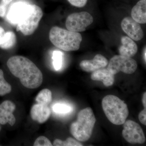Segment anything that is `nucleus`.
<instances>
[{
  "instance_id": "1",
  "label": "nucleus",
  "mask_w": 146,
  "mask_h": 146,
  "mask_svg": "<svg viewBox=\"0 0 146 146\" xmlns=\"http://www.w3.org/2000/svg\"><path fill=\"white\" fill-rule=\"evenodd\" d=\"M7 64L11 74L19 78L25 87L35 89L42 84L43 76L42 72L27 58L21 56H12L7 60Z\"/></svg>"
},
{
  "instance_id": "2",
  "label": "nucleus",
  "mask_w": 146,
  "mask_h": 146,
  "mask_svg": "<svg viewBox=\"0 0 146 146\" xmlns=\"http://www.w3.org/2000/svg\"><path fill=\"white\" fill-rule=\"evenodd\" d=\"M49 39L58 48L65 51H73L80 48L82 36L79 33L54 27L50 30Z\"/></svg>"
},
{
  "instance_id": "3",
  "label": "nucleus",
  "mask_w": 146,
  "mask_h": 146,
  "mask_svg": "<svg viewBox=\"0 0 146 146\" xmlns=\"http://www.w3.org/2000/svg\"><path fill=\"white\" fill-rule=\"evenodd\" d=\"M96 122L92 109L89 107L84 108L79 112L77 121L71 124V133L78 141H88L92 135Z\"/></svg>"
},
{
  "instance_id": "4",
  "label": "nucleus",
  "mask_w": 146,
  "mask_h": 146,
  "mask_svg": "<svg viewBox=\"0 0 146 146\" xmlns=\"http://www.w3.org/2000/svg\"><path fill=\"white\" fill-rule=\"evenodd\" d=\"M102 107L108 119L116 125L123 124L129 114L125 103L113 95H108L103 99Z\"/></svg>"
},
{
  "instance_id": "5",
  "label": "nucleus",
  "mask_w": 146,
  "mask_h": 146,
  "mask_svg": "<svg viewBox=\"0 0 146 146\" xmlns=\"http://www.w3.org/2000/svg\"><path fill=\"white\" fill-rule=\"evenodd\" d=\"M42 9L35 5H30L26 13L17 24L16 29L25 35L33 34L43 16Z\"/></svg>"
},
{
  "instance_id": "6",
  "label": "nucleus",
  "mask_w": 146,
  "mask_h": 146,
  "mask_svg": "<svg viewBox=\"0 0 146 146\" xmlns=\"http://www.w3.org/2000/svg\"><path fill=\"white\" fill-rule=\"evenodd\" d=\"M137 67V62L131 58L118 55L111 58L107 69L115 75L120 72L130 74L135 72Z\"/></svg>"
},
{
  "instance_id": "7",
  "label": "nucleus",
  "mask_w": 146,
  "mask_h": 146,
  "mask_svg": "<svg viewBox=\"0 0 146 146\" xmlns=\"http://www.w3.org/2000/svg\"><path fill=\"white\" fill-rule=\"evenodd\" d=\"M94 18L90 13L86 11L73 13L66 19V28L68 30L74 32L85 31L86 28L91 25Z\"/></svg>"
},
{
  "instance_id": "8",
  "label": "nucleus",
  "mask_w": 146,
  "mask_h": 146,
  "mask_svg": "<svg viewBox=\"0 0 146 146\" xmlns=\"http://www.w3.org/2000/svg\"><path fill=\"white\" fill-rule=\"evenodd\" d=\"M122 136L131 144L144 143L146 138L141 126L131 120H127L123 123Z\"/></svg>"
},
{
  "instance_id": "9",
  "label": "nucleus",
  "mask_w": 146,
  "mask_h": 146,
  "mask_svg": "<svg viewBox=\"0 0 146 146\" xmlns=\"http://www.w3.org/2000/svg\"><path fill=\"white\" fill-rule=\"evenodd\" d=\"M123 31L129 37L134 41L141 40L144 37V32L140 24L129 17L124 18L121 23Z\"/></svg>"
},
{
  "instance_id": "10",
  "label": "nucleus",
  "mask_w": 146,
  "mask_h": 146,
  "mask_svg": "<svg viewBox=\"0 0 146 146\" xmlns=\"http://www.w3.org/2000/svg\"><path fill=\"white\" fill-rule=\"evenodd\" d=\"M16 105L12 102L6 100L0 104V123L5 125L7 123L13 126L16 119L13 112L16 109Z\"/></svg>"
},
{
  "instance_id": "11",
  "label": "nucleus",
  "mask_w": 146,
  "mask_h": 146,
  "mask_svg": "<svg viewBox=\"0 0 146 146\" xmlns=\"http://www.w3.org/2000/svg\"><path fill=\"white\" fill-rule=\"evenodd\" d=\"M108 60L100 54L95 56L92 60H82L80 64L82 70L87 72H93L99 69L104 68L108 64Z\"/></svg>"
},
{
  "instance_id": "12",
  "label": "nucleus",
  "mask_w": 146,
  "mask_h": 146,
  "mask_svg": "<svg viewBox=\"0 0 146 146\" xmlns=\"http://www.w3.org/2000/svg\"><path fill=\"white\" fill-rule=\"evenodd\" d=\"M30 114L33 120L39 123H43L50 117L51 110L47 105L38 103L33 106Z\"/></svg>"
},
{
  "instance_id": "13",
  "label": "nucleus",
  "mask_w": 146,
  "mask_h": 146,
  "mask_svg": "<svg viewBox=\"0 0 146 146\" xmlns=\"http://www.w3.org/2000/svg\"><path fill=\"white\" fill-rule=\"evenodd\" d=\"M29 5L24 3L16 4L10 8L7 13V21L11 24H18L28 9Z\"/></svg>"
},
{
  "instance_id": "14",
  "label": "nucleus",
  "mask_w": 146,
  "mask_h": 146,
  "mask_svg": "<svg viewBox=\"0 0 146 146\" xmlns=\"http://www.w3.org/2000/svg\"><path fill=\"white\" fill-rule=\"evenodd\" d=\"M121 45L119 48L120 55L131 58L138 52V46L134 41L127 36H123L121 38Z\"/></svg>"
},
{
  "instance_id": "15",
  "label": "nucleus",
  "mask_w": 146,
  "mask_h": 146,
  "mask_svg": "<svg viewBox=\"0 0 146 146\" xmlns=\"http://www.w3.org/2000/svg\"><path fill=\"white\" fill-rule=\"evenodd\" d=\"M91 78L92 80L102 82L106 86H112L115 81V75L110 72L107 68H101L94 71L91 74Z\"/></svg>"
},
{
  "instance_id": "16",
  "label": "nucleus",
  "mask_w": 146,
  "mask_h": 146,
  "mask_svg": "<svg viewBox=\"0 0 146 146\" xmlns=\"http://www.w3.org/2000/svg\"><path fill=\"white\" fill-rule=\"evenodd\" d=\"M132 19L139 24L146 23V0H140L132 8Z\"/></svg>"
},
{
  "instance_id": "17",
  "label": "nucleus",
  "mask_w": 146,
  "mask_h": 146,
  "mask_svg": "<svg viewBox=\"0 0 146 146\" xmlns=\"http://www.w3.org/2000/svg\"><path fill=\"white\" fill-rule=\"evenodd\" d=\"M16 41V36L14 33L12 31L5 33L0 39V48L8 49L14 46Z\"/></svg>"
},
{
  "instance_id": "18",
  "label": "nucleus",
  "mask_w": 146,
  "mask_h": 146,
  "mask_svg": "<svg viewBox=\"0 0 146 146\" xmlns=\"http://www.w3.org/2000/svg\"><path fill=\"white\" fill-rule=\"evenodd\" d=\"M52 100V92L48 89H43L39 92L36 98V101L39 104L48 105Z\"/></svg>"
},
{
  "instance_id": "19",
  "label": "nucleus",
  "mask_w": 146,
  "mask_h": 146,
  "mask_svg": "<svg viewBox=\"0 0 146 146\" xmlns=\"http://www.w3.org/2000/svg\"><path fill=\"white\" fill-rule=\"evenodd\" d=\"M11 85L6 81L2 70L0 69V96H3L11 93Z\"/></svg>"
},
{
  "instance_id": "20",
  "label": "nucleus",
  "mask_w": 146,
  "mask_h": 146,
  "mask_svg": "<svg viewBox=\"0 0 146 146\" xmlns=\"http://www.w3.org/2000/svg\"><path fill=\"white\" fill-rule=\"evenodd\" d=\"M55 146H82L83 145L78 141L71 137L68 138L66 141H62L60 139H56L53 143Z\"/></svg>"
},
{
  "instance_id": "21",
  "label": "nucleus",
  "mask_w": 146,
  "mask_h": 146,
  "mask_svg": "<svg viewBox=\"0 0 146 146\" xmlns=\"http://www.w3.org/2000/svg\"><path fill=\"white\" fill-rule=\"evenodd\" d=\"M53 64L56 70H58L62 67L63 54L59 51H54L53 53Z\"/></svg>"
},
{
  "instance_id": "22",
  "label": "nucleus",
  "mask_w": 146,
  "mask_h": 146,
  "mask_svg": "<svg viewBox=\"0 0 146 146\" xmlns=\"http://www.w3.org/2000/svg\"><path fill=\"white\" fill-rule=\"evenodd\" d=\"M52 108L55 112L60 114L69 113L72 110V107L70 106L61 104H55Z\"/></svg>"
},
{
  "instance_id": "23",
  "label": "nucleus",
  "mask_w": 146,
  "mask_h": 146,
  "mask_svg": "<svg viewBox=\"0 0 146 146\" xmlns=\"http://www.w3.org/2000/svg\"><path fill=\"white\" fill-rule=\"evenodd\" d=\"M34 146H52V144L46 137L40 136L36 138Z\"/></svg>"
},
{
  "instance_id": "24",
  "label": "nucleus",
  "mask_w": 146,
  "mask_h": 146,
  "mask_svg": "<svg viewBox=\"0 0 146 146\" xmlns=\"http://www.w3.org/2000/svg\"><path fill=\"white\" fill-rule=\"evenodd\" d=\"M72 5L78 7H82L86 5L87 0H68Z\"/></svg>"
},
{
  "instance_id": "25",
  "label": "nucleus",
  "mask_w": 146,
  "mask_h": 146,
  "mask_svg": "<svg viewBox=\"0 0 146 146\" xmlns=\"http://www.w3.org/2000/svg\"><path fill=\"white\" fill-rule=\"evenodd\" d=\"M139 121L144 125H146V108L144 109L139 113L138 115Z\"/></svg>"
},
{
  "instance_id": "26",
  "label": "nucleus",
  "mask_w": 146,
  "mask_h": 146,
  "mask_svg": "<svg viewBox=\"0 0 146 146\" xmlns=\"http://www.w3.org/2000/svg\"><path fill=\"white\" fill-rule=\"evenodd\" d=\"M6 5L3 3L0 4V17H4L6 12Z\"/></svg>"
},
{
  "instance_id": "27",
  "label": "nucleus",
  "mask_w": 146,
  "mask_h": 146,
  "mask_svg": "<svg viewBox=\"0 0 146 146\" xmlns=\"http://www.w3.org/2000/svg\"><path fill=\"white\" fill-rule=\"evenodd\" d=\"M142 101H143V104L144 108H146V92L144 93L143 96V99H142Z\"/></svg>"
},
{
  "instance_id": "28",
  "label": "nucleus",
  "mask_w": 146,
  "mask_h": 146,
  "mask_svg": "<svg viewBox=\"0 0 146 146\" xmlns=\"http://www.w3.org/2000/svg\"><path fill=\"white\" fill-rule=\"evenodd\" d=\"M5 33V32L4 29L2 27H0V39L4 35Z\"/></svg>"
},
{
  "instance_id": "29",
  "label": "nucleus",
  "mask_w": 146,
  "mask_h": 146,
  "mask_svg": "<svg viewBox=\"0 0 146 146\" xmlns=\"http://www.w3.org/2000/svg\"><path fill=\"white\" fill-rule=\"evenodd\" d=\"M13 0H3L2 3L5 4V5H7L9 4Z\"/></svg>"
},
{
  "instance_id": "30",
  "label": "nucleus",
  "mask_w": 146,
  "mask_h": 146,
  "mask_svg": "<svg viewBox=\"0 0 146 146\" xmlns=\"http://www.w3.org/2000/svg\"><path fill=\"white\" fill-rule=\"evenodd\" d=\"M146 46H145V48H144V49L143 50V57L144 60H145V62H146Z\"/></svg>"
},
{
  "instance_id": "31",
  "label": "nucleus",
  "mask_w": 146,
  "mask_h": 146,
  "mask_svg": "<svg viewBox=\"0 0 146 146\" xmlns=\"http://www.w3.org/2000/svg\"><path fill=\"white\" fill-rule=\"evenodd\" d=\"M1 124L0 123V131H1Z\"/></svg>"
}]
</instances>
